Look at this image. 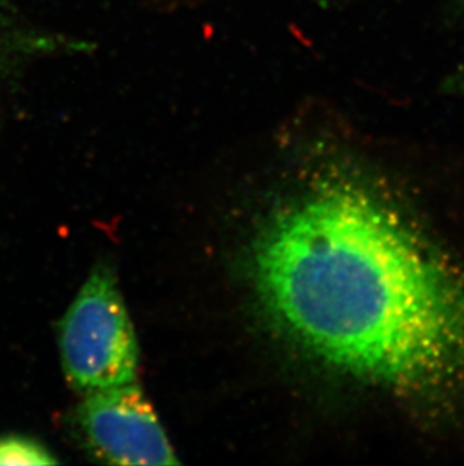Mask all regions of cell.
Masks as SVG:
<instances>
[{
	"label": "cell",
	"instance_id": "cell-6",
	"mask_svg": "<svg viewBox=\"0 0 464 466\" xmlns=\"http://www.w3.org/2000/svg\"><path fill=\"white\" fill-rule=\"evenodd\" d=\"M454 4H456V8L459 9L461 14H464V0H454Z\"/></svg>",
	"mask_w": 464,
	"mask_h": 466
},
{
	"label": "cell",
	"instance_id": "cell-3",
	"mask_svg": "<svg viewBox=\"0 0 464 466\" xmlns=\"http://www.w3.org/2000/svg\"><path fill=\"white\" fill-rule=\"evenodd\" d=\"M86 449L115 465H178L165 429L137 385L86 392L77 410Z\"/></svg>",
	"mask_w": 464,
	"mask_h": 466
},
{
	"label": "cell",
	"instance_id": "cell-4",
	"mask_svg": "<svg viewBox=\"0 0 464 466\" xmlns=\"http://www.w3.org/2000/svg\"><path fill=\"white\" fill-rule=\"evenodd\" d=\"M56 459L36 441L23 436L0 438V465H55Z\"/></svg>",
	"mask_w": 464,
	"mask_h": 466
},
{
	"label": "cell",
	"instance_id": "cell-2",
	"mask_svg": "<svg viewBox=\"0 0 464 466\" xmlns=\"http://www.w3.org/2000/svg\"><path fill=\"white\" fill-rule=\"evenodd\" d=\"M59 346L66 379L79 391L136 380V335L114 273L106 266L91 273L62 319Z\"/></svg>",
	"mask_w": 464,
	"mask_h": 466
},
{
	"label": "cell",
	"instance_id": "cell-5",
	"mask_svg": "<svg viewBox=\"0 0 464 466\" xmlns=\"http://www.w3.org/2000/svg\"><path fill=\"white\" fill-rule=\"evenodd\" d=\"M443 91L449 96H457V97H464V66L452 71L443 82Z\"/></svg>",
	"mask_w": 464,
	"mask_h": 466
},
{
	"label": "cell",
	"instance_id": "cell-1",
	"mask_svg": "<svg viewBox=\"0 0 464 466\" xmlns=\"http://www.w3.org/2000/svg\"><path fill=\"white\" fill-rule=\"evenodd\" d=\"M252 266L270 319L328 369L406 399L464 392V281L350 160L268 216Z\"/></svg>",
	"mask_w": 464,
	"mask_h": 466
}]
</instances>
